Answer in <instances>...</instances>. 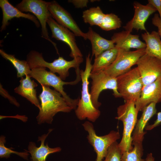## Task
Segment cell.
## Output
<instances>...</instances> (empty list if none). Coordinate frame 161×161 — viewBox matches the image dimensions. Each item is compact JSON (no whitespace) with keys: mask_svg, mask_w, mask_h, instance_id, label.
Returning a JSON list of instances; mask_svg holds the SVG:
<instances>
[{"mask_svg":"<svg viewBox=\"0 0 161 161\" xmlns=\"http://www.w3.org/2000/svg\"><path fill=\"white\" fill-rule=\"evenodd\" d=\"M42 91L38 97L41 101V109L36 117L38 124H51L53 117L58 113H68L73 110L61 94L50 86L41 85Z\"/></svg>","mask_w":161,"mask_h":161,"instance_id":"1","label":"cell"},{"mask_svg":"<svg viewBox=\"0 0 161 161\" xmlns=\"http://www.w3.org/2000/svg\"><path fill=\"white\" fill-rule=\"evenodd\" d=\"M90 54L86 57V67L84 70H80V74L82 81L81 97L79 98L75 112L77 117L80 120L86 118L93 122H95L100 115V112L93 106L89 92V80L92 64Z\"/></svg>","mask_w":161,"mask_h":161,"instance_id":"2","label":"cell"},{"mask_svg":"<svg viewBox=\"0 0 161 161\" xmlns=\"http://www.w3.org/2000/svg\"><path fill=\"white\" fill-rule=\"evenodd\" d=\"M30 78L36 80L41 85L52 87L54 89L60 92L67 103L75 110L77 107L79 98L72 99L68 95L64 90V86L65 85H75L81 80L80 74H76V78L73 81L65 82L60 77L55 73L46 70V68L42 67H37L31 69L29 75Z\"/></svg>","mask_w":161,"mask_h":161,"instance_id":"3","label":"cell"},{"mask_svg":"<svg viewBox=\"0 0 161 161\" xmlns=\"http://www.w3.org/2000/svg\"><path fill=\"white\" fill-rule=\"evenodd\" d=\"M138 112L136 108L135 103L133 101L125 102L117 108V116L115 118L121 121L123 125L122 139L118 144L122 154L133 148L131 134L137 120Z\"/></svg>","mask_w":161,"mask_h":161,"instance_id":"4","label":"cell"},{"mask_svg":"<svg viewBox=\"0 0 161 161\" xmlns=\"http://www.w3.org/2000/svg\"><path fill=\"white\" fill-rule=\"evenodd\" d=\"M117 90L125 102L135 103L140 97L143 84L137 67L116 78Z\"/></svg>","mask_w":161,"mask_h":161,"instance_id":"5","label":"cell"},{"mask_svg":"<svg viewBox=\"0 0 161 161\" xmlns=\"http://www.w3.org/2000/svg\"><path fill=\"white\" fill-rule=\"evenodd\" d=\"M82 125L84 129L88 133L87 137L88 142L93 147L96 154L95 161H102L105 157L109 147L120 138L119 132L112 131L107 134L98 136L96 134L91 123L86 121Z\"/></svg>","mask_w":161,"mask_h":161,"instance_id":"6","label":"cell"},{"mask_svg":"<svg viewBox=\"0 0 161 161\" xmlns=\"http://www.w3.org/2000/svg\"><path fill=\"white\" fill-rule=\"evenodd\" d=\"M49 3L42 0H23L16 7L22 12H30L35 15L41 25L42 37L51 42L58 52L56 44L49 38L47 27V20L52 17L48 9Z\"/></svg>","mask_w":161,"mask_h":161,"instance_id":"7","label":"cell"},{"mask_svg":"<svg viewBox=\"0 0 161 161\" xmlns=\"http://www.w3.org/2000/svg\"><path fill=\"white\" fill-rule=\"evenodd\" d=\"M145 49L133 51L118 49V54L114 61L103 71L115 78L126 73L132 66L136 64L140 58L145 53Z\"/></svg>","mask_w":161,"mask_h":161,"instance_id":"8","label":"cell"},{"mask_svg":"<svg viewBox=\"0 0 161 161\" xmlns=\"http://www.w3.org/2000/svg\"><path fill=\"white\" fill-rule=\"evenodd\" d=\"M89 78L92 80L90 92L91 99L93 106L96 109H98L101 105L98 100L100 93L103 90H112L114 97H121L117 90L116 78L109 75L103 70L91 73Z\"/></svg>","mask_w":161,"mask_h":161,"instance_id":"9","label":"cell"},{"mask_svg":"<svg viewBox=\"0 0 161 161\" xmlns=\"http://www.w3.org/2000/svg\"><path fill=\"white\" fill-rule=\"evenodd\" d=\"M136 65L140 75L143 87L161 77V61L145 53Z\"/></svg>","mask_w":161,"mask_h":161,"instance_id":"10","label":"cell"},{"mask_svg":"<svg viewBox=\"0 0 161 161\" xmlns=\"http://www.w3.org/2000/svg\"><path fill=\"white\" fill-rule=\"evenodd\" d=\"M47 23L50 29L52 38L62 41L69 46L71 50L70 57L73 58L78 57H83L76 42V36L72 32L59 24L52 17L48 19Z\"/></svg>","mask_w":161,"mask_h":161,"instance_id":"11","label":"cell"},{"mask_svg":"<svg viewBox=\"0 0 161 161\" xmlns=\"http://www.w3.org/2000/svg\"><path fill=\"white\" fill-rule=\"evenodd\" d=\"M48 9L52 17L58 23L71 31L76 36L87 39L86 33L81 31L69 13L56 1L50 2Z\"/></svg>","mask_w":161,"mask_h":161,"instance_id":"12","label":"cell"},{"mask_svg":"<svg viewBox=\"0 0 161 161\" xmlns=\"http://www.w3.org/2000/svg\"><path fill=\"white\" fill-rule=\"evenodd\" d=\"M134 13L132 18L123 27L125 30L131 32L133 29L147 32L145 23L149 17L157 11L156 9L148 3L144 5L137 2L133 3Z\"/></svg>","mask_w":161,"mask_h":161,"instance_id":"13","label":"cell"},{"mask_svg":"<svg viewBox=\"0 0 161 161\" xmlns=\"http://www.w3.org/2000/svg\"><path fill=\"white\" fill-rule=\"evenodd\" d=\"M161 102V77L143 87L140 97L135 103V105L139 111H142L151 103H157Z\"/></svg>","mask_w":161,"mask_h":161,"instance_id":"14","label":"cell"},{"mask_svg":"<svg viewBox=\"0 0 161 161\" xmlns=\"http://www.w3.org/2000/svg\"><path fill=\"white\" fill-rule=\"evenodd\" d=\"M138 35H132L126 30L114 33L111 37L116 47L118 49L126 51L131 48L137 49L145 48V44L141 41Z\"/></svg>","mask_w":161,"mask_h":161,"instance_id":"15","label":"cell"},{"mask_svg":"<svg viewBox=\"0 0 161 161\" xmlns=\"http://www.w3.org/2000/svg\"><path fill=\"white\" fill-rule=\"evenodd\" d=\"M52 130L49 129L47 134L38 137V141H41L39 147H37L35 143L33 142H29L27 151L31 155L32 161H46L47 157L50 154L61 151V149L60 147L51 148L49 146L48 143L44 144L46 139Z\"/></svg>","mask_w":161,"mask_h":161,"instance_id":"16","label":"cell"},{"mask_svg":"<svg viewBox=\"0 0 161 161\" xmlns=\"http://www.w3.org/2000/svg\"><path fill=\"white\" fill-rule=\"evenodd\" d=\"M0 7L3 13L1 31L6 29L9 24L8 21L14 18H26L33 22L37 27L40 26V23L35 16L29 13H24L21 12L13 6L7 0H0Z\"/></svg>","mask_w":161,"mask_h":161,"instance_id":"17","label":"cell"},{"mask_svg":"<svg viewBox=\"0 0 161 161\" xmlns=\"http://www.w3.org/2000/svg\"><path fill=\"white\" fill-rule=\"evenodd\" d=\"M156 104L155 103H151L142 111L141 116L137 120L134 129L132 136V144L136 142H143L144 135L146 133L144 130L149 120L156 113Z\"/></svg>","mask_w":161,"mask_h":161,"instance_id":"18","label":"cell"},{"mask_svg":"<svg viewBox=\"0 0 161 161\" xmlns=\"http://www.w3.org/2000/svg\"><path fill=\"white\" fill-rule=\"evenodd\" d=\"M20 84L14 89L15 93L25 98L32 104L41 109V104L37 97L36 89L37 83L30 78L29 75H25V78L22 77L19 81Z\"/></svg>","mask_w":161,"mask_h":161,"instance_id":"19","label":"cell"},{"mask_svg":"<svg viewBox=\"0 0 161 161\" xmlns=\"http://www.w3.org/2000/svg\"><path fill=\"white\" fill-rule=\"evenodd\" d=\"M86 33L87 39L91 42L92 45V56L95 57L103 52L115 47L112 40L104 38L89 27Z\"/></svg>","mask_w":161,"mask_h":161,"instance_id":"20","label":"cell"},{"mask_svg":"<svg viewBox=\"0 0 161 161\" xmlns=\"http://www.w3.org/2000/svg\"><path fill=\"white\" fill-rule=\"evenodd\" d=\"M142 37L145 43V53L161 61V40L158 32L147 31L142 34Z\"/></svg>","mask_w":161,"mask_h":161,"instance_id":"21","label":"cell"},{"mask_svg":"<svg viewBox=\"0 0 161 161\" xmlns=\"http://www.w3.org/2000/svg\"><path fill=\"white\" fill-rule=\"evenodd\" d=\"M118 49L116 47L103 52L95 57L91 73H95L104 70L116 59Z\"/></svg>","mask_w":161,"mask_h":161,"instance_id":"22","label":"cell"},{"mask_svg":"<svg viewBox=\"0 0 161 161\" xmlns=\"http://www.w3.org/2000/svg\"><path fill=\"white\" fill-rule=\"evenodd\" d=\"M0 54L4 58L10 62L16 69L18 78H21L30 73L31 69L26 61L19 60L14 55L7 54L2 49H0Z\"/></svg>","mask_w":161,"mask_h":161,"instance_id":"23","label":"cell"},{"mask_svg":"<svg viewBox=\"0 0 161 161\" xmlns=\"http://www.w3.org/2000/svg\"><path fill=\"white\" fill-rule=\"evenodd\" d=\"M104 14L99 6L92 7L83 12L82 18L84 22L91 26L96 25L99 27L101 24Z\"/></svg>","mask_w":161,"mask_h":161,"instance_id":"24","label":"cell"},{"mask_svg":"<svg viewBox=\"0 0 161 161\" xmlns=\"http://www.w3.org/2000/svg\"><path fill=\"white\" fill-rule=\"evenodd\" d=\"M132 145L134 146L133 149L123 152L121 161H145L142 158L143 154L142 142H136Z\"/></svg>","mask_w":161,"mask_h":161,"instance_id":"25","label":"cell"},{"mask_svg":"<svg viewBox=\"0 0 161 161\" xmlns=\"http://www.w3.org/2000/svg\"><path fill=\"white\" fill-rule=\"evenodd\" d=\"M122 22L120 18L113 13L105 14L103 21L99 27L105 31L115 30L121 26Z\"/></svg>","mask_w":161,"mask_h":161,"instance_id":"26","label":"cell"},{"mask_svg":"<svg viewBox=\"0 0 161 161\" xmlns=\"http://www.w3.org/2000/svg\"><path fill=\"white\" fill-rule=\"evenodd\" d=\"M5 137L1 135L0 137V158H8L10 157L11 154H14L17 155L24 159L28 160V157L29 155L27 151L22 152H19L13 150L12 148H8L5 145L6 143Z\"/></svg>","mask_w":161,"mask_h":161,"instance_id":"27","label":"cell"},{"mask_svg":"<svg viewBox=\"0 0 161 161\" xmlns=\"http://www.w3.org/2000/svg\"><path fill=\"white\" fill-rule=\"evenodd\" d=\"M118 144L116 141L111 145L104 161H121L122 154Z\"/></svg>","mask_w":161,"mask_h":161,"instance_id":"28","label":"cell"},{"mask_svg":"<svg viewBox=\"0 0 161 161\" xmlns=\"http://www.w3.org/2000/svg\"><path fill=\"white\" fill-rule=\"evenodd\" d=\"M0 92L1 95L5 98L7 99L10 103L17 107H19L20 106L19 103L17 101L16 99L10 95L8 92L3 88L1 83Z\"/></svg>","mask_w":161,"mask_h":161,"instance_id":"29","label":"cell"},{"mask_svg":"<svg viewBox=\"0 0 161 161\" xmlns=\"http://www.w3.org/2000/svg\"><path fill=\"white\" fill-rule=\"evenodd\" d=\"M152 23L153 25L157 27L158 33L161 38V18L159 14L156 13L152 19Z\"/></svg>","mask_w":161,"mask_h":161,"instance_id":"30","label":"cell"},{"mask_svg":"<svg viewBox=\"0 0 161 161\" xmlns=\"http://www.w3.org/2000/svg\"><path fill=\"white\" fill-rule=\"evenodd\" d=\"M68 2L72 3L75 7L78 8H82L87 7L89 2L87 0H69Z\"/></svg>","mask_w":161,"mask_h":161,"instance_id":"31","label":"cell"},{"mask_svg":"<svg viewBox=\"0 0 161 161\" xmlns=\"http://www.w3.org/2000/svg\"><path fill=\"white\" fill-rule=\"evenodd\" d=\"M148 3L151 4L158 11L161 18V0H148Z\"/></svg>","mask_w":161,"mask_h":161,"instance_id":"32","label":"cell"},{"mask_svg":"<svg viewBox=\"0 0 161 161\" xmlns=\"http://www.w3.org/2000/svg\"><path fill=\"white\" fill-rule=\"evenodd\" d=\"M160 124H161V112H159L157 114V118L154 123L152 124L147 126L145 127V129L151 130Z\"/></svg>","mask_w":161,"mask_h":161,"instance_id":"33","label":"cell"},{"mask_svg":"<svg viewBox=\"0 0 161 161\" xmlns=\"http://www.w3.org/2000/svg\"><path fill=\"white\" fill-rule=\"evenodd\" d=\"M154 159L153 157L152 153L148 154L145 161H154Z\"/></svg>","mask_w":161,"mask_h":161,"instance_id":"34","label":"cell"}]
</instances>
